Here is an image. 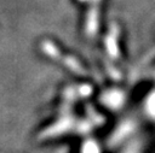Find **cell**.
<instances>
[{
    "instance_id": "6da1fadb",
    "label": "cell",
    "mask_w": 155,
    "mask_h": 153,
    "mask_svg": "<svg viewBox=\"0 0 155 153\" xmlns=\"http://www.w3.org/2000/svg\"><path fill=\"white\" fill-rule=\"evenodd\" d=\"M42 48H44V51H45L48 55H51V57L54 58V59L62 60V63H63L64 65H67L69 69H71L73 71L79 72V73H86L85 69L82 67V65H81L76 59H74L73 57H69V55H62L61 52L56 48V46H54L51 41H45L44 45H42Z\"/></svg>"
},
{
    "instance_id": "7a4b0ae2",
    "label": "cell",
    "mask_w": 155,
    "mask_h": 153,
    "mask_svg": "<svg viewBox=\"0 0 155 153\" xmlns=\"http://www.w3.org/2000/svg\"><path fill=\"white\" fill-rule=\"evenodd\" d=\"M92 1V6L88 11V16H87V29L88 31H93L97 27V22H98V6H99V1L101 0H91Z\"/></svg>"
}]
</instances>
